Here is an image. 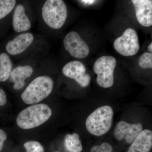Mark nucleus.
Listing matches in <instances>:
<instances>
[{
	"label": "nucleus",
	"instance_id": "f257e3e1",
	"mask_svg": "<svg viewBox=\"0 0 152 152\" xmlns=\"http://www.w3.org/2000/svg\"><path fill=\"white\" fill-rule=\"evenodd\" d=\"M51 109L45 104H36L22 111L17 117V124L23 129L39 126L52 115Z\"/></svg>",
	"mask_w": 152,
	"mask_h": 152
},
{
	"label": "nucleus",
	"instance_id": "f03ea898",
	"mask_svg": "<svg viewBox=\"0 0 152 152\" xmlns=\"http://www.w3.org/2000/svg\"><path fill=\"white\" fill-rule=\"evenodd\" d=\"M114 112L110 106H102L95 110L86 120L88 132L96 136H102L110 129L113 125Z\"/></svg>",
	"mask_w": 152,
	"mask_h": 152
},
{
	"label": "nucleus",
	"instance_id": "7ed1b4c3",
	"mask_svg": "<svg viewBox=\"0 0 152 152\" xmlns=\"http://www.w3.org/2000/svg\"><path fill=\"white\" fill-rule=\"evenodd\" d=\"M53 86V81L50 77H37L30 83L22 93V100L28 104L38 103L50 94Z\"/></svg>",
	"mask_w": 152,
	"mask_h": 152
},
{
	"label": "nucleus",
	"instance_id": "20e7f679",
	"mask_svg": "<svg viewBox=\"0 0 152 152\" xmlns=\"http://www.w3.org/2000/svg\"><path fill=\"white\" fill-rule=\"evenodd\" d=\"M42 16L45 23L55 29L61 28L67 17V9L62 0H48L42 7Z\"/></svg>",
	"mask_w": 152,
	"mask_h": 152
},
{
	"label": "nucleus",
	"instance_id": "39448f33",
	"mask_svg": "<svg viewBox=\"0 0 152 152\" xmlns=\"http://www.w3.org/2000/svg\"><path fill=\"white\" fill-rule=\"evenodd\" d=\"M117 61L111 56H102L95 62L94 70L97 75V83L102 88H107L114 84V72Z\"/></svg>",
	"mask_w": 152,
	"mask_h": 152
},
{
	"label": "nucleus",
	"instance_id": "423d86ee",
	"mask_svg": "<svg viewBox=\"0 0 152 152\" xmlns=\"http://www.w3.org/2000/svg\"><path fill=\"white\" fill-rule=\"evenodd\" d=\"M113 45L116 50L122 56H134L140 49L137 32L132 28L127 29L122 35L115 40Z\"/></svg>",
	"mask_w": 152,
	"mask_h": 152
},
{
	"label": "nucleus",
	"instance_id": "0eeeda50",
	"mask_svg": "<svg viewBox=\"0 0 152 152\" xmlns=\"http://www.w3.org/2000/svg\"><path fill=\"white\" fill-rule=\"evenodd\" d=\"M64 45L66 50L74 58H84L89 54L88 46L76 32L68 33L64 38Z\"/></svg>",
	"mask_w": 152,
	"mask_h": 152
},
{
	"label": "nucleus",
	"instance_id": "6e6552de",
	"mask_svg": "<svg viewBox=\"0 0 152 152\" xmlns=\"http://www.w3.org/2000/svg\"><path fill=\"white\" fill-rule=\"evenodd\" d=\"M62 72L66 77L75 80L83 88H86L90 84L91 76L86 72L84 65L80 61L68 63L63 67Z\"/></svg>",
	"mask_w": 152,
	"mask_h": 152
},
{
	"label": "nucleus",
	"instance_id": "1a4fd4ad",
	"mask_svg": "<svg viewBox=\"0 0 152 152\" xmlns=\"http://www.w3.org/2000/svg\"><path fill=\"white\" fill-rule=\"evenodd\" d=\"M142 130L140 123L131 124L120 121L115 127L114 135L118 140H124L127 144H131Z\"/></svg>",
	"mask_w": 152,
	"mask_h": 152
},
{
	"label": "nucleus",
	"instance_id": "9d476101",
	"mask_svg": "<svg viewBox=\"0 0 152 152\" xmlns=\"http://www.w3.org/2000/svg\"><path fill=\"white\" fill-rule=\"evenodd\" d=\"M137 20L142 26L150 27L152 25L151 0H132Z\"/></svg>",
	"mask_w": 152,
	"mask_h": 152
},
{
	"label": "nucleus",
	"instance_id": "9b49d317",
	"mask_svg": "<svg viewBox=\"0 0 152 152\" xmlns=\"http://www.w3.org/2000/svg\"><path fill=\"white\" fill-rule=\"evenodd\" d=\"M34 39V36L31 33L21 34L9 41L6 45V50L12 55L20 54L30 46Z\"/></svg>",
	"mask_w": 152,
	"mask_h": 152
},
{
	"label": "nucleus",
	"instance_id": "f8f14e48",
	"mask_svg": "<svg viewBox=\"0 0 152 152\" xmlns=\"http://www.w3.org/2000/svg\"><path fill=\"white\" fill-rule=\"evenodd\" d=\"M152 147V132L145 129L132 143L127 152H150Z\"/></svg>",
	"mask_w": 152,
	"mask_h": 152
},
{
	"label": "nucleus",
	"instance_id": "ddd939ff",
	"mask_svg": "<svg viewBox=\"0 0 152 152\" xmlns=\"http://www.w3.org/2000/svg\"><path fill=\"white\" fill-rule=\"evenodd\" d=\"M13 27L17 32L26 31L31 28V21L26 15L23 5L18 4L15 8L13 15Z\"/></svg>",
	"mask_w": 152,
	"mask_h": 152
},
{
	"label": "nucleus",
	"instance_id": "4468645a",
	"mask_svg": "<svg viewBox=\"0 0 152 152\" xmlns=\"http://www.w3.org/2000/svg\"><path fill=\"white\" fill-rule=\"evenodd\" d=\"M33 72V69L30 66H19L12 71L10 75L11 81L14 82L15 90L21 89L25 86V80Z\"/></svg>",
	"mask_w": 152,
	"mask_h": 152
},
{
	"label": "nucleus",
	"instance_id": "2eb2a0df",
	"mask_svg": "<svg viewBox=\"0 0 152 152\" xmlns=\"http://www.w3.org/2000/svg\"><path fill=\"white\" fill-rule=\"evenodd\" d=\"M12 63L10 57L6 53L0 54V82L6 81L12 72Z\"/></svg>",
	"mask_w": 152,
	"mask_h": 152
},
{
	"label": "nucleus",
	"instance_id": "dca6fc26",
	"mask_svg": "<svg viewBox=\"0 0 152 152\" xmlns=\"http://www.w3.org/2000/svg\"><path fill=\"white\" fill-rule=\"evenodd\" d=\"M64 146L69 152H81L83 149L80 136L77 133L68 134L65 136Z\"/></svg>",
	"mask_w": 152,
	"mask_h": 152
},
{
	"label": "nucleus",
	"instance_id": "f3484780",
	"mask_svg": "<svg viewBox=\"0 0 152 152\" xmlns=\"http://www.w3.org/2000/svg\"><path fill=\"white\" fill-rule=\"evenodd\" d=\"M15 4V0H0V20L7 16L12 11Z\"/></svg>",
	"mask_w": 152,
	"mask_h": 152
},
{
	"label": "nucleus",
	"instance_id": "a211bd4d",
	"mask_svg": "<svg viewBox=\"0 0 152 152\" xmlns=\"http://www.w3.org/2000/svg\"><path fill=\"white\" fill-rule=\"evenodd\" d=\"M139 64L140 67L143 69H152V53H144L139 58Z\"/></svg>",
	"mask_w": 152,
	"mask_h": 152
},
{
	"label": "nucleus",
	"instance_id": "6ab92c4d",
	"mask_svg": "<svg viewBox=\"0 0 152 152\" xmlns=\"http://www.w3.org/2000/svg\"><path fill=\"white\" fill-rule=\"evenodd\" d=\"M26 152H44V148L39 142L31 141L24 144Z\"/></svg>",
	"mask_w": 152,
	"mask_h": 152
},
{
	"label": "nucleus",
	"instance_id": "aec40b11",
	"mask_svg": "<svg viewBox=\"0 0 152 152\" xmlns=\"http://www.w3.org/2000/svg\"><path fill=\"white\" fill-rule=\"evenodd\" d=\"M113 148L107 142H104L100 145H95L92 148L91 152H112Z\"/></svg>",
	"mask_w": 152,
	"mask_h": 152
},
{
	"label": "nucleus",
	"instance_id": "412c9836",
	"mask_svg": "<svg viewBox=\"0 0 152 152\" xmlns=\"http://www.w3.org/2000/svg\"><path fill=\"white\" fill-rule=\"evenodd\" d=\"M7 138V135L5 132L0 129V151L2 149L4 142Z\"/></svg>",
	"mask_w": 152,
	"mask_h": 152
},
{
	"label": "nucleus",
	"instance_id": "4be33fe9",
	"mask_svg": "<svg viewBox=\"0 0 152 152\" xmlns=\"http://www.w3.org/2000/svg\"><path fill=\"white\" fill-rule=\"evenodd\" d=\"M7 102V96L4 90L0 88V106L4 105Z\"/></svg>",
	"mask_w": 152,
	"mask_h": 152
},
{
	"label": "nucleus",
	"instance_id": "5701e85b",
	"mask_svg": "<svg viewBox=\"0 0 152 152\" xmlns=\"http://www.w3.org/2000/svg\"><path fill=\"white\" fill-rule=\"evenodd\" d=\"M82 2L85 3V4H91L94 3L95 1H81Z\"/></svg>",
	"mask_w": 152,
	"mask_h": 152
},
{
	"label": "nucleus",
	"instance_id": "b1692460",
	"mask_svg": "<svg viewBox=\"0 0 152 152\" xmlns=\"http://www.w3.org/2000/svg\"><path fill=\"white\" fill-rule=\"evenodd\" d=\"M148 49L149 51L151 53H152V43H151V44H150L148 46Z\"/></svg>",
	"mask_w": 152,
	"mask_h": 152
},
{
	"label": "nucleus",
	"instance_id": "393cba45",
	"mask_svg": "<svg viewBox=\"0 0 152 152\" xmlns=\"http://www.w3.org/2000/svg\"></svg>",
	"mask_w": 152,
	"mask_h": 152
}]
</instances>
